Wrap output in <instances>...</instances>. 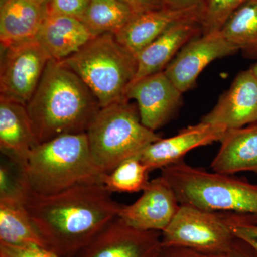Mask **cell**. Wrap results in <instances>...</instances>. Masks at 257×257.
<instances>
[{"mask_svg": "<svg viewBox=\"0 0 257 257\" xmlns=\"http://www.w3.org/2000/svg\"><path fill=\"white\" fill-rule=\"evenodd\" d=\"M227 130L223 126L200 122L182 128L177 135L157 140L140 154V160L150 172L178 163L194 149L221 142Z\"/></svg>", "mask_w": 257, "mask_h": 257, "instance_id": "14", "label": "cell"}, {"mask_svg": "<svg viewBox=\"0 0 257 257\" xmlns=\"http://www.w3.org/2000/svg\"><path fill=\"white\" fill-rule=\"evenodd\" d=\"M135 14L120 0H91L81 20L94 36L119 32Z\"/></svg>", "mask_w": 257, "mask_h": 257, "instance_id": "22", "label": "cell"}, {"mask_svg": "<svg viewBox=\"0 0 257 257\" xmlns=\"http://www.w3.org/2000/svg\"><path fill=\"white\" fill-rule=\"evenodd\" d=\"M248 0H207L202 23V35L221 31L235 12Z\"/></svg>", "mask_w": 257, "mask_h": 257, "instance_id": "26", "label": "cell"}, {"mask_svg": "<svg viewBox=\"0 0 257 257\" xmlns=\"http://www.w3.org/2000/svg\"><path fill=\"white\" fill-rule=\"evenodd\" d=\"M42 2H43V3H47V5H48V3H50V0H41Z\"/></svg>", "mask_w": 257, "mask_h": 257, "instance_id": "35", "label": "cell"}, {"mask_svg": "<svg viewBox=\"0 0 257 257\" xmlns=\"http://www.w3.org/2000/svg\"><path fill=\"white\" fill-rule=\"evenodd\" d=\"M182 94L165 72H161L132 82L126 99L137 101L142 123L155 132L175 117L183 102Z\"/></svg>", "mask_w": 257, "mask_h": 257, "instance_id": "10", "label": "cell"}, {"mask_svg": "<svg viewBox=\"0 0 257 257\" xmlns=\"http://www.w3.org/2000/svg\"><path fill=\"white\" fill-rule=\"evenodd\" d=\"M23 170L30 192L45 195L80 184H102L105 175L93 162L86 133L62 135L40 144Z\"/></svg>", "mask_w": 257, "mask_h": 257, "instance_id": "3", "label": "cell"}, {"mask_svg": "<svg viewBox=\"0 0 257 257\" xmlns=\"http://www.w3.org/2000/svg\"><path fill=\"white\" fill-rule=\"evenodd\" d=\"M206 3H207V0H206Z\"/></svg>", "mask_w": 257, "mask_h": 257, "instance_id": "37", "label": "cell"}, {"mask_svg": "<svg viewBox=\"0 0 257 257\" xmlns=\"http://www.w3.org/2000/svg\"><path fill=\"white\" fill-rule=\"evenodd\" d=\"M161 236L162 246L187 248L221 257L229 252L236 240L223 213L187 205H180Z\"/></svg>", "mask_w": 257, "mask_h": 257, "instance_id": "7", "label": "cell"}, {"mask_svg": "<svg viewBox=\"0 0 257 257\" xmlns=\"http://www.w3.org/2000/svg\"><path fill=\"white\" fill-rule=\"evenodd\" d=\"M1 50L0 98L26 106L40 84L50 57L36 39Z\"/></svg>", "mask_w": 257, "mask_h": 257, "instance_id": "8", "label": "cell"}, {"mask_svg": "<svg viewBox=\"0 0 257 257\" xmlns=\"http://www.w3.org/2000/svg\"><path fill=\"white\" fill-rule=\"evenodd\" d=\"M221 32L245 57L257 59V0H248L236 10Z\"/></svg>", "mask_w": 257, "mask_h": 257, "instance_id": "23", "label": "cell"}, {"mask_svg": "<svg viewBox=\"0 0 257 257\" xmlns=\"http://www.w3.org/2000/svg\"><path fill=\"white\" fill-rule=\"evenodd\" d=\"M26 109L40 145L62 135L87 133L101 106L77 74L50 60Z\"/></svg>", "mask_w": 257, "mask_h": 257, "instance_id": "2", "label": "cell"}, {"mask_svg": "<svg viewBox=\"0 0 257 257\" xmlns=\"http://www.w3.org/2000/svg\"><path fill=\"white\" fill-rule=\"evenodd\" d=\"M161 175L175 191L180 205L238 214L257 222V184L183 161L162 169Z\"/></svg>", "mask_w": 257, "mask_h": 257, "instance_id": "4", "label": "cell"}, {"mask_svg": "<svg viewBox=\"0 0 257 257\" xmlns=\"http://www.w3.org/2000/svg\"><path fill=\"white\" fill-rule=\"evenodd\" d=\"M5 1H6V0H0V5H3Z\"/></svg>", "mask_w": 257, "mask_h": 257, "instance_id": "36", "label": "cell"}, {"mask_svg": "<svg viewBox=\"0 0 257 257\" xmlns=\"http://www.w3.org/2000/svg\"><path fill=\"white\" fill-rule=\"evenodd\" d=\"M202 35L201 20H186L171 27L137 55L134 81L164 72L186 44Z\"/></svg>", "mask_w": 257, "mask_h": 257, "instance_id": "17", "label": "cell"}, {"mask_svg": "<svg viewBox=\"0 0 257 257\" xmlns=\"http://www.w3.org/2000/svg\"><path fill=\"white\" fill-rule=\"evenodd\" d=\"M211 164L213 172L233 175L242 172L257 175V122L228 130Z\"/></svg>", "mask_w": 257, "mask_h": 257, "instance_id": "20", "label": "cell"}, {"mask_svg": "<svg viewBox=\"0 0 257 257\" xmlns=\"http://www.w3.org/2000/svg\"><path fill=\"white\" fill-rule=\"evenodd\" d=\"M164 7L171 9L182 10L188 8H206V0H162Z\"/></svg>", "mask_w": 257, "mask_h": 257, "instance_id": "32", "label": "cell"}, {"mask_svg": "<svg viewBox=\"0 0 257 257\" xmlns=\"http://www.w3.org/2000/svg\"><path fill=\"white\" fill-rule=\"evenodd\" d=\"M30 192L23 167L8 158L2 160L0 202L18 203L25 205Z\"/></svg>", "mask_w": 257, "mask_h": 257, "instance_id": "25", "label": "cell"}, {"mask_svg": "<svg viewBox=\"0 0 257 257\" xmlns=\"http://www.w3.org/2000/svg\"><path fill=\"white\" fill-rule=\"evenodd\" d=\"M91 0H50L48 14L66 15L79 20L85 13Z\"/></svg>", "mask_w": 257, "mask_h": 257, "instance_id": "29", "label": "cell"}, {"mask_svg": "<svg viewBox=\"0 0 257 257\" xmlns=\"http://www.w3.org/2000/svg\"><path fill=\"white\" fill-rule=\"evenodd\" d=\"M38 145L26 106L0 98V150L3 155L24 169Z\"/></svg>", "mask_w": 257, "mask_h": 257, "instance_id": "16", "label": "cell"}, {"mask_svg": "<svg viewBox=\"0 0 257 257\" xmlns=\"http://www.w3.org/2000/svg\"><path fill=\"white\" fill-rule=\"evenodd\" d=\"M150 170L139 156L132 157L105 174L102 184L111 193L143 192L149 183Z\"/></svg>", "mask_w": 257, "mask_h": 257, "instance_id": "24", "label": "cell"}, {"mask_svg": "<svg viewBox=\"0 0 257 257\" xmlns=\"http://www.w3.org/2000/svg\"><path fill=\"white\" fill-rule=\"evenodd\" d=\"M237 52L221 31L202 35L186 44L164 72L181 92H188L209 64Z\"/></svg>", "mask_w": 257, "mask_h": 257, "instance_id": "9", "label": "cell"}, {"mask_svg": "<svg viewBox=\"0 0 257 257\" xmlns=\"http://www.w3.org/2000/svg\"><path fill=\"white\" fill-rule=\"evenodd\" d=\"M127 5L135 14L161 9L163 8L162 0H120Z\"/></svg>", "mask_w": 257, "mask_h": 257, "instance_id": "30", "label": "cell"}, {"mask_svg": "<svg viewBox=\"0 0 257 257\" xmlns=\"http://www.w3.org/2000/svg\"><path fill=\"white\" fill-rule=\"evenodd\" d=\"M0 242L47 248L25 204L0 202Z\"/></svg>", "mask_w": 257, "mask_h": 257, "instance_id": "21", "label": "cell"}, {"mask_svg": "<svg viewBox=\"0 0 257 257\" xmlns=\"http://www.w3.org/2000/svg\"><path fill=\"white\" fill-rule=\"evenodd\" d=\"M94 37L79 19L48 14L36 40L50 60L62 62L78 52Z\"/></svg>", "mask_w": 257, "mask_h": 257, "instance_id": "19", "label": "cell"}, {"mask_svg": "<svg viewBox=\"0 0 257 257\" xmlns=\"http://www.w3.org/2000/svg\"><path fill=\"white\" fill-rule=\"evenodd\" d=\"M222 257H257V254L246 243L236 239L229 252Z\"/></svg>", "mask_w": 257, "mask_h": 257, "instance_id": "33", "label": "cell"}, {"mask_svg": "<svg viewBox=\"0 0 257 257\" xmlns=\"http://www.w3.org/2000/svg\"><path fill=\"white\" fill-rule=\"evenodd\" d=\"M60 62L82 79L101 108L128 101L126 91L136 75L138 61L114 34L94 37L78 52Z\"/></svg>", "mask_w": 257, "mask_h": 257, "instance_id": "5", "label": "cell"}, {"mask_svg": "<svg viewBox=\"0 0 257 257\" xmlns=\"http://www.w3.org/2000/svg\"><path fill=\"white\" fill-rule=\"evenodd\" d=\"M0 257H62L50 248L35 245L18 246L0 242Z\"/></svg>", "mask_w": 257, "mask_h": 257, "instance_id": "28", "label": "cell"}, {"mask_svg": "<svg viewBox=\"0 0 257 257\" xmlns=\"http://www.w3.org/2000/svg\"><path fill=\"white\" fill-rule=\"evenodd\" d=\"M179 207L175 191L161 175L149 182L136 202L121 205L118 216L135 229L162 232Z\"/></svg>", "mask_w": 257, "mask_h": 257, "instance_id": "12", "label": "cell"}, {"mask_svg": "<svg viewBox=\"0 0 257 257\" xmlns=\"http://www.w3.org/2000/svg\"><path fill=\"white\" fill-rule=\"evenodd\" d=\"M223 214L234 237L246 243L257 254V222L246 216L231 213Z\"/></svg>", "mask_w": 257, "mask_h": 257, "instance_id": "27", "label": "cell"}, {"mask_svg": "<svg viewBox=\"0 0 257 257\" xmlns=\"http://www.w3.org/2000/svg\"><path fill=\"white\" fill-rule=\"evenodd\" d=\"M201 121L238 128L257 122V79L251 68L241 71Z\"/></svg>", "mask_w": 257, "mask_h": 257, "instance_id": "13", "label": "cell"}, {"mask_svg": "<svg viewBox=\"0 0 257 257\" xmlns=\"http://www.w3.org/2000/svg\"><path fill=\"white\" fill-rule=\"evenodd\" d=\"M102 184H80L52 194L30 192L25 207L46 243L76 257L119 214L121 204Z\"/></svg>", "mask_w": 257, "mask_h": 257, "instance_id": "1", "label": "cell"}, {"mask_svg": "<svg viewBox=\"0 0 257 257\" xmlns=\"http://www.w3.org/2000/svg\"><path fill=\"white\" fill-rule=\"evenodd\" d=\"M47 15L41 0H6L0 5L1 49L36 39Z\"/></svg>", "mask_w": 257, "mask_h": 257, "instance_id": "18", "label": "cell"}, {"mask_svg": "<svg viewBox=\"0 0 257 257\" xmlns=\"http://www.w3.org/2000/svg\"><path fill=\"white\" fill-rule=\"evenodd\" d=\"M160 231L128 226L119 216L76 257H160Z\"/></svg>", "mask_w": 257, "mask_h": 257, "instance_id": "11", "label": "cell"}, {"mask_svg": "<svg viewBox=\"0 0 257 257\" xmlns=\"http://www.w3.org/2000/svg\"><path fill=\"white\" fill-rule=\"evenodd\" d=\"M160 257H221L178 246H162Z\"/></svg>", "mask_w": 257, "mask_h": 257, "instance_id": "31", "label": "cell"}, {"mask_svg": "<svg viewBox=\"0 0 257 257\" xmlns=\"http://www.w3.org/2000/svg\"><path fill=\"white\" fill-rule=\"evenodd\" d=\"M86 134L93 162L103 174L162 138L142 123L138 106L130 101L101 108Z\"/></svg>", "mask_w": 257, "mask_h": 257, "instance_id": "6", "label": "cell"}, {"mask_svg": "<svg viewBox=\"0 0 257 257\" xmlns=\"http://www.w3.org/2000/svg\"><path fill=\"white\" fill-rule=\"evenodd\" d=\"M251 70H252L253 74H254V75L256 76L257 79V62L256 64H253L252 67H251Z\"/></svg>", "mask_w": 257, "mask_h": 257, "instance_id": "34", "label": "cell"}, {"mask_svg": "<svg viewBox=\"0 0 257 257\" xmlns=\"http://www.w3.org/2000/svg\"><path fill=\"white\" fill-rule=\"evenodd\" d=\"M204 8L175 10L163 8L135 15L115 34L117 41L137 56L139 52L176 24L186 20H199L202 23Z\"/></svg>", "mask_w": 257, "mask_h": 257, "instance_id": "15", "label": "cell"}]
</instances>
